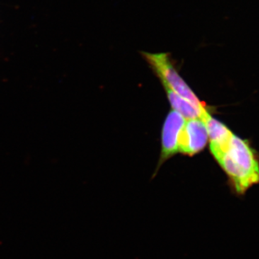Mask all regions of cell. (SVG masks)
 I'll list each match as a JSON object with an SVG mask.
<instances>
[{"mask_svg":"<svg viewBox=\"0 0 259 259\" xmlns=\"http://www.w3.org/2000/svg\"><path fill=\"white\" fill-rule=\"evenodd\" d=\"M231 181L238 195L259 183V161L246 140L233 135L229 146L217 161Z\"/></svg>","mask_w":259,"mask_h":259,"instance_id":"cell-1","label":"cell"},{"mask_svg":"<svg viewBox=\"0 0 259 259\" xmlns=\"http://www.w3.org/2000/svg\"><path fill=\"white\" fill-rule=\"evenodd\" d=\"M141 56L161 80L164 88L169 89L172 92L190 101L199 109H206L205 105L199 100L197 95L179 74L171 55L168 53L141 52Z\"/></svg>","mask_w":259,"mask_h":259,"instance_id":"cell-2","label":"cell"},{"mask_svg":"<svg viewBox=\"0 0 259 259\" xmlns=\"http://www.w3.org/2000/svg\"><path fill=\"white\" fill-rule=\"evenodd\" d=\"M208 139L203 120L201 119L187 120L180 133L179 152L193 156L204 149Z\"/></svg>","mask_w":259,"mask_h":259,"instance_id":"cell-3","label":"cell"},{"mask_svg":"<svg viewBox=\"0 0 259 259\" xmlns=\"http://www.w3.org/2000/svg\"><path fill=\"white\" fill-rule=\"evenodd\" d=\"M186 121L185 117L175 110H172L167 115L162 131L160 163L179 152V139Z\"/></svg>","mask_w":259,"mask_h":259,"instance_id":"cell-4","label":"cell"},{"mask_svg":"<svg viewBox=\"0 0 259 259\" xmlns=\"http://www.w3.org/2000/svg\"><path fill=\"white\" fill-rule=\"evenodd\" d=\"M202 120L205 124L208 134L211 152L218 161L226 151L234 134L224 124L216 120L209 113Z\"/></svg>","mask_w":259,"mask_h":259,"instance_id":"cell-5","label":"cell"},{"mask_svg":"<svg viewBox=\"0 0 259 259\" xmlns=\"http://www.w3.org/2000/svg\"><path fill=\"white\" fill-rule=\"evenodd\" d=\"M165 90L172 108L175 111L180 113L182 117H185L186 120L201 119L202 120L204 117L209 113L207 109L198 108L188 100L172 92L169 89L165 88Z\"/></svg>","mask_w":259,"mask_h":259,"instance_id":"cell-6","label":"cell"}]
</instances>
